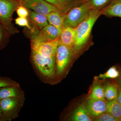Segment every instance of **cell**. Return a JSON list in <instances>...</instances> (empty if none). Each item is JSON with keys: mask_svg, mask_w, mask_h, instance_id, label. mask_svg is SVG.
I'll return each mask as SVG.
<instances>
[{"mask_svg": "<svg viewBox=\"0 0 121 121\" xmlns=\"http://www.w3.org/2000/svg\"><path fill=\"white\" fill-rule=\"evenodd\" d=\"M101 15V11L91 10L86 19L75 28V40L73 48L74 56L90 43L92 28Z\"/></svg>", "mask_w": 121, "mask_h": 121, "instance_id": "cell-1", "label": "cell"}, {"mask_svg": "<svg viewBox=\"0 0 121 121\" xmlns=\"http://www.w3.org/2000/svg\"><path fill=\"white\" fill-rule=\"evenodd\" d=\"M20 5V0H0V23L10 36L19 32L12 21L13 13Z\"/></svg>", "mask_w": 121, "mask_h": 121, "instance_id": "cell-2", "label": "cell"}, {"mask_svg": "<svg viewBox=\"0 0 121 121\" xmlns=\"http://www.w3.org/2000/svg\"><path fill=\"white\" fill-rule=\"evenodd\" d=\"M91 10L87 4L84 2L73 7L64 15V27L76 28L86 19Z\"/></svg>", "mask_w": 121, "mask_h": 121, "instance_id": "cell-3", "label": "cell"}, {"mask_svg": "<svg viewBox=\"0 0 121 121\" xmlns=\"http://www.w3.org/2000/svg\"><path fill=\"white\" fill-rule=\"evenodd\" d=\"M24 98L10 97L0 100L2 116L0 121H11L17 117Z\"/></svg>", "mask_w": 121, "mask_h": 121, "instance_id": "cell-4", "label": "cell"}, {"mask_svg": "<svg viewBox=\"0 0 121 121\" xmlns=\"http://www.w3.org/2000/svg\"><path fill=\"white\" fill-rule=\"evenodd\" d=\"M73 56L72 48L59 42L56 55V70L58 75L63 73Z\"/></svg>", "mask_w": 121, "mask_h": 121, "instance_id": "cell-5", "label": "cell"}, {"mask_svg": "<svg viewBox=\"0 0 121 121\" xmlns=\"http://www.w3.org/2000/svg\"><path fill=\"white\" fill-rule=\"evenodd\" d=\"M59 39L46 41H39L31 39V48L39 52L44 58H56Z\"/></svg>", "mask_w": 121, "mask_h": 121, "instance_id": "cell-6", "label": "cell"}, {"mask_svg": "<svg viewBox=\"0 0 121 121\" xmlns=\"http://www.w3.org/2000/svg\"><path fill=\"white\" fill-rule=\"evenodd\" d=\"M20 2L26 8L46 16L52 12L59 11L56 6L44 0H20Z\"/></svg>", "mask_w": 121, "mask_h": 121, "instance_id": "cell-7", "label": "cell"}, {"mask_svg": "<svg viewBox=\"0 0 121 121\" xmlns=\"http://www.w3.org/2000/svg\"><path fill=\"white\" fill-rule=\"evenodd\" d=\"M61 32L58 29L48 24L34 35L32 39L40 41L54 40L59 38Z\"/></svg>", "mask_w": 121, "mask_h": 121, "instance_id": "cell-8", "label": "cell"}, {"mask_svg": "<svg viewBox=\"0 0 121 121\" xmlns=\"http://www.w3.org/2000/svg\"><path fill=\"white\" fill-rule=\"evenodd\" d=\"M85 106L93 119L106 112L107 102L104 100L89 99Z\"/></svg>", "mask_w": 121, "mask_h": 121, "instance_id": "cell-9", "label": "cell"}, {"mask_svg": "<svg viewBox=\"0 0 121 121\" xmlns=\"http://www.w3.org/2000/svg\"><path fill=\"white\" fill-rule=\"evenodd\" d=\"M75 38V28L64 27L59 37V42L73 48Z\"/></svg>", "mask_w": 121, "mask_h": 121, "instance_id": "cell-10", "label": "cell"}, {"mask_svg": "<svg viewBox=\"0 0 121 121\" xmlns=\"http://www.w3.org/2000/svg\"><path fill=\"white\" fill-rule=\"evenodd\" d=\"M102 15L108 17L121 18V0H113L101 11Z\"/></svg>", "mask_w": 121, "mask_h": 121, "instance_id": "cell-11", "label": "cell"}, {"mask_svg": "<svg viewBox=\"0 0 121 121\" xmlns=\"http://www.w3.org/2000/svg\"><path fill=\"white\" fill-rule=\"evenodd\" d=\"M24 94L20 86H8L0 88V100L10 97L24 98Z\"/></svg>", "mask_w": 121, "mask_h": 121, "instance_id": "cell-12", "label": "cell"}, {"mask_svg": "<svg viewBox=\"0 0 121 121\" xmlns=\"http://www.w3.org/2000/svg\"><path fill=\"white\" fill-rule=\"evenodd\" d=\"M28 10L29 15L27 18L29 19V20H30L39 31L49 24L46 15L36 13L30 9Z\"/></svg>", "mask_w": 121, "mask_h": 121, "instance_id": "cell-13", "label": "cell"}, {"mask_svg": "<svg viewBox=\"0 0 121 121\" xmlns=\"http://www.w3.org/2000/svg\"><path fill=\"white\" fill-rule=\"evenodd\" d=\"M49 24L53 25L62 31L64 27V15L59 11L52 12L46 16Z\"/></svg>", "mask_w": 121, "mask_h": 121, "instance_id": "cell-14", "label": "cell"}, {"mask_svg": "<svg viewBox=\"0 0 121 121\" xmlns=\"http://www.w3.org/2000/svg\"><path fill=\"white\" fill-rule=\"evenodd\" d=\"M93 119L83 104L76 108L71 117V120L74 121H91Z\"/></svg>", "mask_w": 121, "mask_h": 121, "instance_id": "cell-15", "label": "cell"}, {"mask_svg": "<svg viewBox=\"0 0 121 121\" xmlns=\"http://www.w3.org/2000/svg\"><path fill=\"white\" fill-rule=\"evenodd\" d=\"M82 2V0H58L57 8L63 15L75 6Z\"/></svg>", "mask_w": 121, "mask_h": 121, "instance_id": "cell-16", "label": "cell"}, {"mask_svg": "<svg viewBox=\"0 0 121 121\" xmlns=\"http://www.w3.org/2000/svg\"><path fill=\"white\" fill-rule=\"evenodd\" d=\"M106 112L121 121V106L117 99L107 102Z\"/></svg>", "mask_w": 121, "mask_h": 121, "instance_id": "cell-17", "label": "cell"}, {"mask_svg": "<svg viewBox=\"0 0 121 121\" xmlns=\"http://www.w3.org/2000/svg\"><path fill=\"white\" fill-rule=\"evenodd\" d=\"M113 0H82L90 7L91 10L102 11Z\"/></svg>", "mask_w": 121, "mask_h": 121, "instance_id": "cell-18", "label": "cell"}, {"mask_svg": "<svg viewBox=\"0 0 121 121\" xmlns=\"http://www.w3.org/2000/svg\"><path fill=\"white\" fill-rule=\"evenodd\" d=\"M105 99L111 101L117 99L118 90L117 87L112 84H107L104 87Z\"/></svg>", "mask_w": 121, "mask_h": 121, "instance_id": "cell-19", "label": "cell"}, {"mask_svg": "<svg viewBox=\"0 0 121 121\" xmlns=\"http://www.w3.org/2000/svg\"><path fill=\"white\" fill-rule=\"evenodd\" d=\"M89 99L105 100L104 87L99 83L95 84L88 98Z\"/></svg>", "mask_w": 121, "mask_h": 121, "instance_id": "cell-20", "label": "cell"}, {"mask_svg": "<svg viewBox=\"0 0 121 121\" xmlns=\"http://www.w3.org/2000/svg\"><path fill=\"white\" fill-rule=\"evenodd\" d=\"M10 37L6 29L0 23V51L6 47Z\"/></svg>", "mask_w": 121, "mask_h": 121, "instance_id": "cell-21", "label": "cell"}, {"mask_svg": "<svg viewBox=\"0 0 121 121\" xmlns=\"http://www.w3.org/2000/svg\"><path fill=\"white\" fill-rule=\"evenodd\" d=\"M120 76L119 71L115 66H113L109 68L106 72L104 74H100L99 78L102 79H105L107 78L115 79L118 78Z\"/></svg>", "mask_w": 121, "mask_h": 121, "instance_id": "cell-22", "label": "cell"}, {"mask_svg": "<svg viewBox=\"0 0 121 121\" xmlns=\"http://www.w3.org/2000/svg\"><path fill=\"white\" fill-rule=\"evenodd\" d=\"M15 24L19 26L25 27L30 30L31 32L35 34V31L33 28L31 27L28 18L27 17H19L16 18L15 20Z\"/></svg>", "mask_w": 121, "mask_h": 121, "instance_id": "cell-23", "label": "cell"}, {"mask_svg": "<svg viewBox=\"0 0 121 121\" xmlns=\"http://www.w3.org/2000/svg\"><path fill=\"white\" fill-rule=\"evenodd\" d=\"M12 86H20L18 83L10 78L6 77H0V88Z\"/></svg>", "mask_w": 121, "mask_h": 121, "instance_id": "cell-24", "label": "cell"}, {"mask_svg": "<svg viewBox=\"0 0 121 121\" xmlns=\"http://www.w3.org/2000/svg\"><path fill=\"white\" fill-rule=\"evenodd\" d=\"M93 121H119L109 113L106 112L99 117L93 118Z\"/></svg>", "mask_w": 121, "mask_h": 121, "instance_id": "cell-25", "label": "cell"}, {"mask_svg": "<svg viewBox=\"0 0 121 121\" xmlns=\"http://www.w3.org/2000/svg\"><path fill=\"white\" fill-rule=\"evenodd\" d=\"M17 13L19 17H28L29 15V11L28 9L20 4L17 7L16 10Z\"/></svg>", "mask_w": 121, "mask_h": 121, "instance_id": "cell-26", "label": "cell"}, {"mask_svg": "<svg viewBox=\"0 0 121 121\" xmlns=\"http://www.w3.org/2000/svg\"><path fill=\"white\" fill-rule=\"evenodd\" d=\"M117 100L121 106V88L118 90V95Z\"/></svg>", "mask_w": 121, "mask_h": 121, "instance_id": "cell-27", "label": "cell"}, {"mask_svg": "<svg viewBox=\"0 0 121 121\" xmlns=\"http://www.w3.org/2000/svg\"><path fill=\"white\" fill-rule=\"evenodd\" d=\"M45 1L49 2L52 4L54 5L57 7L58 5V0H44Z\"/></svg>", "mask_w": 121, "mask_h": 121, "instance_id": "cell-28", "label": "cell"}, {"mask_svg": "<svg viewBox=\"0 0 121 121\" xmlns=\"http://www.w3.org/2000/svg\"><path fill=\"white\" fill-rule=\"evenodd\" d=\"M117 83L118 86H119V88L121 89V77L118 79Z\"/></svg>", "mask_w": 121, "mask_h": 121, "instance_id": "cell-29", "label": "cell"}, {"mask_svg": "<svg viewBox=\"0 0 121 121\" xmlns=\"http://www.w3.org/2000/svg\"><path fill=\"white\" fill-rule=\"evenodd\" d=\"M1 116H2V113H1V110L0 107V121L1 118Z\"/></svg>", "mask_w": 121, "mask_h": 121, "instance_id": "cell-30", "label": "cell"}]
</instances>
